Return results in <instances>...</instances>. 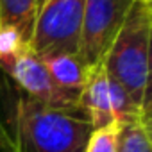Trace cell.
Returning <instances> with one entry per match:
<instances>
[{"label": "cell", "mask_w": 152, "mask_h": 152, "mask_svg": "<svg viewBox=\"0 0 152 152\" xmlns=\"http://www.w3.org/2000/svg\"><path fill=\"white\" fill-rule=\"evenodd\" d=\"M134 0H86L79 57L88 68L102 63Z\"/></svg>", "instance_id": "obj_5"}, {"label": "cell", "mask_w": 152, "mask_h": 152, "mask_svg": "<svg viewBox=\"0 0 152 152\" xmlns=\"http://www.w3.org/2000/svg\"><path fill=\"white\" fill-rule=\"evenodd\" d=\"M25 48H29V45L23 41L18 31H15L13 27L0 25V68L9 64Z\"/></svg>", "instance_id": "obj_11"}, {"label": "cell", "mask_w": 152, "mask_h": 152, "mask_svg": "<svg viewBox=\"0 0 152 152\" xmlns=\"http://www.w3.org/2000/svg\"><path fill=\"white\" fill-rule=\"evenodd\" d=\"M0 124L15 152H84L93 131L81 111L54 109L27 97L2 70Z\"/></svg>", "instance_id": "obj_1"}, {"label": "cell", "mask_w": 152, "mask_h": 152, "mask_svg": "<svg viewBox=\"0 0 152 152\" xmlns=\"http://www.w3.org/2000/svg\"><path fill=\"white\" fill-rule=\"evenodd\" d=\"M86 0H47L39 7L29 48L39 56L79 54Z\"/></svg>", "instance_id": "obj_3"}, {"label": "cell", "mask_w": 152, "mask_h": 152, "mask_svg": "<svg viewBox=\"0 0 152 152\" xmlns=\"http://www.w3.org/2000/svg\"><path fill=\"white\" fill-rule=\"evenodd\" d=\"M0 152H15L13 145H11V140L7 136V132L4 131L2 124H0Z\"/></svg>", "instance_id": "obj_12"}, {"label": "cell", "mask_w": 152, "mask_h": 152, "mask_svg": "<svg viewBox=\"0 0 152 152\" xmlns=\"http://www.w3.org/2000/svg\"><path fill=\"white\" fill-rule=\"evenodd\" d=\"M118 152H150V118H138L122 125Z\"/></svg>", "instance_id": "obj_9"}, {"label": "cell", "mask_w": 152, "mask_h": 152, "mask_svg": "<svg viewBox=\"0 0 152 152\" xmlns=\"http://www.w3.org/2000/svg\"><path fill=\"white\" fill-rule=\"evenodd\" d=\"M41 59L50 73L52 81L61 90L81 95L88 79L90 68L84 64L79 54H54Z\"/></svg>", "instance_id": "obj_7"}, {"label": "cell", "mask_w": 152, "mask_h": 152, "mask_svg": "<svg viewBox=\"0 0 152 152\" xmlns=\"http://www.w3.org/2000/svg\"><path fill=\"white\" fill-rule=\"evenodd\" d=\"M120 131H122V125L118 124L93 129L86 141L84 152H118Z\"/></svg>", "instance_id": "obj_10"}, {"label": "cell", "mask_w": 152, "mask_h": 152, "mask_svg": "<svg viewBox=\"0 0 152 152\" xmlns=\"http://www.w3.org/2000/svg\"><path fill=\"white\" fill-rule=\"evenodd\" d=\"M150 2L134 0L116 38L100 63L107 77L120 84L143 113H150Z\"/></svg>", "instance_id": "obj_2"}, {"label": "cell", "mask_w": 152, "mask_h": 152, "mask_svg": "<svg viewBox=\"0 0 152 152\" xmlns=\"http://www.w3.org/2000/svg\"><path fill=\"white\" fill-rule=\"evenodd\" d=\"M38 16V0H0V25L13 27L29 45Z\"/></svg>", "instance_id": "obj_8"}, {"label": "cell", "mask_w": 152, "mask_h": 152, "mask_svg": "<svg viewBox=\"0 0 152 152\" xmlns=\"http://www.w3.org/2000/svg\"><path fill=\"white\" fill-rule=\"evenodd\" d=\"M13 84L23 91L27 97L63 111H81L77 93H70L61 90L50 77V73L39 56H36L31 48H25L20 56H16L9 64L0 68Z\"/></svg>", "instance_id": "obj_6"}, {"label": "cell", "mask_w": 152, "mask_h": 152, "mask_svg": "<svg viewBox=\"0 0 152 152\" xmlns=\"http://www.w3.org/2000/svg\"><path fill=\"white\" fill-rule=\"evenodd\" d=\"M79 109L93 129L107 127L111 124L125 125L138 118H150V113H143L129 93L107 77L102 64L90 68L79 97Z\"/></svg>", "instance_id": "obj_4"}, {"label": "cell", "mask_w": 152, "mask_h": 152, "mask_svg": "<svg viewBox=\"0 0 152 152\" xmlns=\"http://www.w3.org/2000/svg\"><path fill=\"white\" fill-rule=\"evenodd\" d=\"M45 2H47V0H38V11H39V7H41Z\"/></svg>", "instance_id": "obj_13"}]
</instances>
